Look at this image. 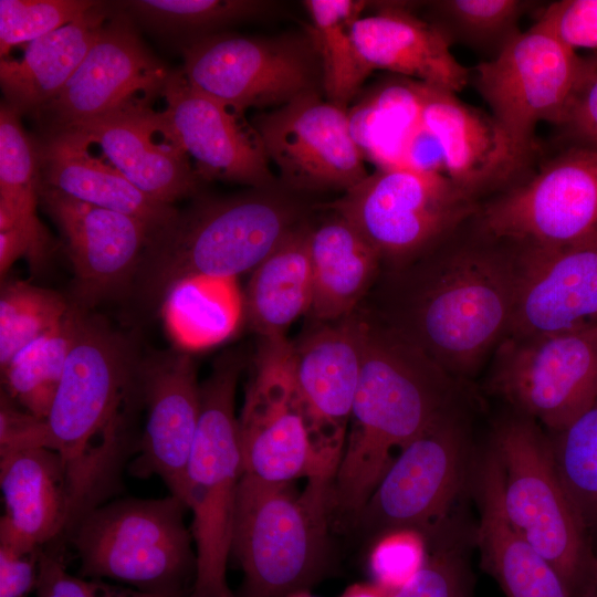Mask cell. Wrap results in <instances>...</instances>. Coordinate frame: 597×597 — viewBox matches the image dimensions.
<instances>
[{"label":"cell","mask_w":597,"mask_h":597,"mask_svg":"<svg viewBox=\"0 0 597 597\" xmlns=\"http://www.w3.org/2000/svg\"><path fill=\"white\" fill-rule=\"evenodd\" d=\"M169 75L130 24L117 18L104 24L60 93L36 113L51 129L61 128L143 102L139 93H163Z\"/></svg>","instance_id":"44dd1931"},{"label":"cell","mask_w":597,"mask_h":597,"mask_svg":"<svg viewBox=\"0 0 597 597\" xmlns=\"http://www.w3.org/2000/svg\"><path fill=\"white\" fill-rule=\"evenodd\" d=\"M160 308L171 338L188 353L224 342L245 317L235 277H185L169 290Z\"/></svg>","instance_id":"1f68e13d"},{"label":"cell","mask_w":597,"mask_h":597,"mask_svg":"<svg viewBox=\"0 0 597 597\" xmlns=\"http://www.w3.org/2000/svg\"><path fill=\"white\" fill-rule=\"evenodd\" d=\"M468 415L467 402L457 406L398 452L352 522L360 534L415 531L427 541L457 514L479 455Z\"/></svg>","instance_id":"ba28073f"},{"label":"cell","mask_w":597,"mask_h":597,"mask_svg":"<svg viewBox=\"0 0 597 597\" xmlns=\"http://www.w3.org/2000/svg\"><path fill=\"white\" fill-rule=\"evenodd\" d=\"M35 597H189L184 591H144L104 579L72 575L66 569L64 546L51 544L39 555Z\"/></svg>","instance_id":"7bdbcfd3"},{"label":"cell","mask_w":597,"mask_h":597,"mask_svg":"<svg viewBox=\"0 0 597 597\" xmlns=\"http://www.w3.org/2000/svg\"><path fill=\"white\" fill-rule=\"evenodd\" d=\"M421 123L440 148L446 176L475 199L510 180L526 161L493 116L454 93L423 84Z\"/></svg>","instance_id":"cb8c5ba5"},{"label":"cell","mask_w":597,"mask_h":597,"mask_svg":"<svg viewBox=\"0 0 597 597\" xmlns=\"http://www.w3.org/2000/svg\"><path fill=\"white\" fill-rule=\"evenodd\" d=\"M471 494L479 511L474 545L481 568L506 597H570L554 566L513 526L502 499L498 458L488 443L479 451Z\"/></svg>","instance_id":"d4e9b609"},{"label":"cell","mask_w":597,"mask_h":597,"mask_svg":"<svg viewBox=\"0 0 597 597\" xmlns=\"http://www.w3.org/2000/svg\"><path fill=\"white\" fill-rule=\"evenodd\" d=\"M318 207L346 219L385 266L418 256L480 210L476 199L444 174L409 167L377 168L339 199Z\"/></svg>","instance_id":"30bf717a"},{"label":"cell","mask_w":597,"mask_h":597,"mask_svg":"<svg viewBox=\"0 0 597 597\" xmlns=\"http://www.w3.org/2000/svg\"><path fill=\"white\" fill-rule=\"evenodd\" d=\"M427 545L420 570L391 597H474L470 564L474 525L455 514L427 540Z\"/></svg>","instance_id":"f35d334b"},{"label":"cell","mask_w":597,"mask_h":597,"mask_svg":"<svg viewBox=\"0 0 597 597\" xmlns=\"http://www.w3.org/2000/svg\"><path fill=\"white\" fill-rule=\"evenodd\" d=\"M139 364L129 339L81 308L46 423L69 495L66 538L95 507L122 491L138 450Z\"/></svg>","instance_id":"7a4b0ae2"},{"label":"cell","mask_w":597,"mask_h":597,"mask_svg":"<svg viewBox=\"0 0 597 597\" xmlns=\"http://www.w3.org/2000/svg\"><path fill=\"white\" fill-rule=\"evenodd\" d=\"M540 19L574 50L597 52V0H562L549 4Z\"/></svg>","instance_id":"f6af8a7d"},{"label":"cell","mask_w":597,"mask_h":597,"mask_svg":"<svg viewBox=\"0 0 597 597\" xmlns=\"http://www.w3.org/2000/svg\"><path fill=\"white\" fill-rule=\"evenodd\" d=\"M252 126L269 161L277 168L281 186L292 192L344 193L368 176L347 109L322 94L260 113Z\"/></svg>","instance_id":"2e32d148"},{"label":"cell","mask_w":597,"mask_h":597,"mask_svg":"<svg viewBox=\"0 0 597 597\" xmlns=\"http://www.w3.org/2000/svg\"><path fill=\"white\" fill-rule=\"evenodd\" d=\"M139 383L146 418L127 470L136 478H160L169 494L184 502L200 413L195 362L181 349L154 354L140 360Z\"/></svg>","instance_id":"d6986e66"},{"label":"cell","mask_w":597,"mask_h":597,"mask_svg":"<svg viewBox=\"0 0 597 597\" xmlns=\"http://www.w3.org/2000/svg\"><path fill=\"white\" fill-rule=\"evenodd\" d=\"M392 594L376 584H358L349 587L342 597H391Z\"/></svg>","instance_id":"f907efd6"},{"label":"cell","mask_w":597,"mask_h":597,"mask_svg":"<svg viewBox=\"0 0 597 597\" xmlns=\"http://www.w3.org/2000/svg\"><path fill=\"white\" fill-rule=\"evenodd\" d=\"M586 57L542 19L475 67V86L526 160L538 123L562 126L579 88Z\"/></svg>","instance_id":"7c38bea8"},{"label":"cell","mask_w":597,"mask_h":597,"mask_svg":"<svg viewBox=\"0 0 597 597\" xmlns=\"http://www.w3.org/2000/svg\"><path fill=\"white\" fill-rule=\"evenodd\" d=\"M422 87L409 78L384 83L347 108L352 136L377 168L405 167L408 145L422 126Z\"/></svg>","instance_id":"d6a6232c"},{"label":"cell","mask_w":597,"mask_h":597,"mask_svg":"<svg viewBox=\"0 0 597 597\" xmlns=\"http://www.w3.org/2000/svg\"><path fill=\"white\" fill-rule=\"evenodd\" d=\"M488 386L547 432L563 429L597 400V321L505 337L494 350Z\"/></svg>","instance_id":"4fadbf2b"},{"label":"cell","mask_w":597,"mask_h":597,"mask_svg":"<svg viewBox=\"0 0 597 597\" xmlns=\"http://www.w3.org/2000/svg\"><path fill=\"white\" fill-rule=\"evenodd\" d=\"M240 352L214 362L200 383L198 428L187 465L184 502L192 512L196 575L189 597H237L227 582L239 483L243 474L235 394Z\"/></svg>","instance_id":"8992f818"},{"label":"cell","mask_w":597,"mask_h":597,"mask_svg":"<svg viewBox=\"0 0 597 597\" xmlns=\"http://www.w3.org/2000/svg\"><path fill=\"white\" fill-rule=\"evenodd\" d=\"M362 369L344 450L329 490L350 523L398 452L464 404L463 381L389 329L365 320Z\"/></svg>","instance_id":"3957f363"},{"label":"cell","mask_w":597,"mask_h":597,"mask_svg":"<svg viewBox=\"0 0 597 597\" xmlns=\"http://www.w3.org/2000/svg\"><path fill=\"white\" fill-rule=\"evenodd\" d=\"M71 302L60 293L25 281L2 282L0 293V367L25 345L55 327Z\"/></svg>","instance_id":"60d3db41"},{"label":"cell","mask_w":597,"mask_h":597,"mask_svg":"<svg viewBox=\"0 0 597 597\" xmlns=\"http://www.w3.org/2000/svg\"><path fill=\"white\" fill-rule=\"evenodd\" d=\"M570 597H597V549L593 548L589 562Z\"/></svg>","instance_id":"681fc988"},{"label":"cell","mask_w":597,"mask_h":597,"mask_svg":"<svg viewBox=\"0 0 597 597\" xmlns=\"http://www.w3.org/2000/svg\"><path fill=\"white\" fill-rule=\"evenodd\" d=\"M308 221L296 227L253 271L244 296L245 318L261 338L285 336L312 302Z\"/></svg>","instance_id":"4dcf8cb0"},{"label":"cell","mask_w":597,"mask_h":597,"mask_svg":"<svg viewBox=\"0 0 597 597\" xmlns=\"http://www.w3.org/2000/svg\"><path fill=\"white\" fill-rule=\"evenodd\" d=\"M125 4L151 30L189 41L270 14L274 8L273 2L261 0H134Z\"/></svg>","instance_id":"74e56055"},{"label":"cell","mask_w":597,"mask_h":597,"mask_svg":"<svg viewBox=\"0 0 597 597\" xmlns=\"http://www.w3.org/2000/svg\"><path fill=\"white\" fill-rule=\"evenodd\" d=\"M61 128L81 133L132 185L156 201L172 206L199 189L200 178L163 112L155 113L144 102Z\"/></svg>","instance_id":"7402d4cb"},{"label":"cell","mask_w":597,"mask_h":597,"mask_svg":"<svg viewBox=\"0 0 597 597\" xmlns=\"http://www.w3.org/2000/svg\"><path fill=\"white\" fill-rule=\"evenodd\" d=\"M488 443L500 464L509 520L554 566L572 594L593 546L558 476L547 431L511 410L494 423Z\"/></svg>","instance_id":"9c48e42d"},{"label":"cell","mask_w":597,"mask_h":597,"mask_svg":"<svg viewBox=\"0 0 597 597\" xmlns=\"http://www.w3.org/2000/svg\"><path fill=\"white\" fill-rule=\"evenodd\" d=\"M306 32L318 55L322 90L328 102L348 108L373 72L354 40V24L367 10L362 0H306Z\"/></svg>","instance_id":"836d02e7"},{"label":"cell","mask_w":597,"mask_h":597,"mask_svg":"<svg viewBox=\"0 0 597 597\" xmlns=\"http://www.w3.org/2000/svg\"><path fill=\"white\" fill-rule=\"evenodd\" d=\"M457 231L405 263L381 265L357 312L464 381L507 336L525 265L521 249L479 220L475 235Z\"/></svg>","instance_id":"6da1fadb"},{"label":"cell","mask_w":597,"mask_h":597,"mask_svg":"<svg viewBox=\"0 0 597 597\" xmlns=\"http://www.w3.org/2000/svg\"><path fill=\"white\" fill-rule=\"evenodd\" d=\"M182 74L195 88L238 114L321 94L322 71L311 36L213 33L181 46Z\"/></svg>","instance_id":"8fae6325"},{"label":"cell","mask_w":597,"mask_h":597,"mask_svg":"<svg viewBox=\"0 0 597 597\" xmlns=\"http://www.w3.org/2000/svg\"><path fill=\"white\" fill-rule=\"evenodd\" d=\"M238 417L243 473L286 483L312 474L313 452L285 336L261 338Z\"/></svg>","instance_id":"e0dca14e"},{"label":"cell","mask_w":597,"mask_h":597,"mask_svg":"<svg viewBox=\"0 0 597 597\" xmlns=\"http://www.w3.org/2000/svg\"><path fill=\"white\" fill-rule=\"evenodd\" d=\"M40 552L20 554L0 548V597H29L35 591Z\"/></svg>","instance_id":"c3c4849f"},{"label":"cell","mask_w":597,"mask_h":597,"mask_svg":"<svg viewBox=\"0 0 597 597\" xmlns=\"http://www.w3.org/2000/svg\"><path fill=\"white\" fill-rule=\"evenodd\" d=\"M80 313L81 308L71 303L55 327L22 347L1 368V390L41 419H46L60 385Z\"/></svg>","instance_id":"d590c367"},{"label":"cell","mask_w":597,"mask_h":597,"mask_svg":"<svg viewBox=\"0 0 597 597\" xmlns=\"http://www.w3.org/2000/svg\"><path fill=\"white\" fill-rule=\"evenodd\" d=\"M32 448L51 449L46 420L27 411L1 390L0 454Z\"/></svg>","instance_id":"bcb514c9"},{"label":"cell","mask_w":597,"mask_h":597,"mask_svg":"<svg viewBox=\"0 0 597 597\" xmlns=\"http://www.w3.org/2000/svg\"><path fill=\"white\" fill-rule=\"evenodd\" d=\"M532 2L521 0H441L430 6L432 22L449 39L494 57L521 31L519 22ZM490 57V59H492Z\"/></svg>","instance_id":"ab89813d"},{"label":"cell","mask_w":597,"mask_h":597,"mask_svg":"<svg viewBox=\"0 0 597 597\" xmlns=\"http://www.w3.org/2000/svg\"><path fill=\"white\" fill-rule=\"evenodd\" d=\"M561 127L575 145L597 149V53L586 57L579 88Z\"/></svg>","instance_id":"7dc6e473"},{"label":"cell","mask_w":597,"mask_h":597,"mask_svg":"<svg viewBox=\"0 0 597 597\" xmlns=\"http://www.w3.org/2000/svg\"><path fill=\"white\" fill-rule=\"evenodd\" d=\"M307 209L282 186L200 199L149 237L130 290L147 308H157L185 277L253 271L307 221Z\"/></svg>","instance_id":"277c9868"},{"label":"cell","mask_w":597,"mask_h":597,"mask_svg":"<svg viewBox=\"0 0 597 597\" xmlns=\"http://www.w3.org/2000/svg\"><path fill=\"white\" fill-rule=\"evenodd\" d=\"M353 34L371 71L385 70L454 94L470 80L471 71L452 54L446 34L406 3L378 4L356 20Z\"/></svg>","instance_id":"484cf974"},{"label":"cell","mask_w":597,"mask_h":597,"mask_svg":"<svg viewBox=\"0 0 597 597\" xmlns=\"http://www.w3.org/2000/svg\"><path fill=\"white\" fill-rule=\"evenodd\" d=\"M311 322H333L357 311L374 285L381 260L368 241L343 217L331 216L312 226Z\"/></svg>","instance_id":"f1b7e54d"},{"label":"cell","mask_w":597,"mask_h":597,"mask_svg":"<svg viewBox=\"0 0 597 597\" xmlns=\"http://www.w3.org/2000/svg\"><path fill=\"white\" fill-rule=\"evenodd\" d=\"M21 114L7 103L0 108V231L19 228L50 253L52 243L36 217L39 160L36 145L23 129Z\"/></svg>","instance_id":"e575fe53"},{"label":"cell","mask_w":597,"mask_h":597,"mask_svg":"<svg viewBox=\"0 0 597 597\" xmlns=\"http://www.w3.org/2000/svg\"><path fill=\"white\" fill-rule=\"evenodd\" d=\"M547 433L563 488L591 543L597 535V400L566 427Z\"/></svg>","instance_id":"8d00e7d4"},{"label":"cell","mask_w":597,"mask_h":597,"mask_svg":"<svg viewBox=\"0 0 597 597\" xmlns=\"http://www.w3.org/2000/svg\"><path fill=\"white\" fill-rule=\"evenodd\" d=\"M186 504L161 499L111 500L87 513L65 540L78 575L111 579L144 591L191 593L196 551Z\"/></svg>","instance_id":"52a82bcc"},{"label":"cell","mask_w":597,"mask_h":597,"mask_svg":"<svg viewBox=\"0 0 597 597\" xmlns=\"http://www.w3.org/2000/svg\"><path fill=\"white\" fill-rule=\"evenodd\" d=\"M427 541L415 531L387 533L375 541L369 569L375 584L395 593L407 585L422 567Z\"/></svg>","instance_id":"ee69618b"},{"label":"cell","mask_w":597,"mask_h":597,"mask_svg":"<svg viewBox=\"0 0 597 597\" xmlns=\"http://www.w3.org/2000/svg\"><path fill=\"white\" fill-rule=\"evenodd\" d=\"M90 148L91 143L77 130L52 129L36 145L40 184L72 199L136 218L150 235L177 217V209L142 192Z\"/></svg>","instance_id":"83f0119b"},{"label":"cell","mask_w":597,"mask_h":597,"mask_svg":"<svg viewBox=\"0 0 597 597\" xmlns=\"http://www.w3.org/2000/svg\"><path fill=\"white\" fill-rule=\"evenodd\" d=\"M289 597H312L307 594V591H300V593H295Z\"/></svg>","instance_id":"816d5d0a"},{"label":"cell","mask_w":597,"mask_h":597,"mask_svg":"<svg viewBox=\"0 0 597 597\" xmlns=\"http://www.w3.org/2000/svg\"><path fill=\"white\" fill-rule=\"evenodd\" d=\"M365 318L356 311L311 322L291 342V368L313 452L308 480L332 479L339 463L362 369Z\"/></svg>","instance_id":"9a60e30c"},{"label":"cell","mask_w":597,"mask_h":597,"mask_svg":"<svg viewBox=\"0 0 597 597\" xmlns=\"http://www.w3.org/2000/svg\"><path fill=\"white\" fill-rule=\"evenodd\" d=\"M98 3L88 0H1V59L12 46L49 34L82 18Z\"/></svg>","instance_id":"b9f144b4"},{"label":"cell","mask_w":597,"mask_h":597,"mask_svg":"<svg viewBox=\"0 0 597 597\" xmlns=\"http://www.w3.org/2000/svg\"><path fill=\"white\" fill-rule=\"evenodd\" d=\"M39 200L65 239L74 272L73 305L88 311L132 289L150 235L145 223L72 199L40 182Z\"/></svg>","instance_id":"ac0fdd59"},{"label":"cell","mask_w":597,"mask_h":597,"mask_svg":"<svg viewBox=\"0 0 597 597\" xmlns=\"http://www.w3.org/2000/svg\"><path fill=\"white\" fill-rule=\"evenodd\" d=\"M525 273L506 337L597 321V233L558 249H522Z\"/></svg>","instance_id":"603a6c76"},{"label":"cell","mask_w":597,"mask_h":597,"mask_svg":"<svg viewBox=\"0 0 597 597\" xmlns=\"http://www.w3.org/2000/svg\"><path fill=\"white\" fill-rule=\"evenodd\" d=\"M492 237L522 249H558L597 233V149L577 146L479 210Z\"/></svg>","instance_id":"5bb4252c"},{"label":"cell","mask_w":597,"mask_h":597,"mask_svg":"<svg viewBox=\"0 0 597 597\" xmlns=\"http://www.w3.org/2000/svg\"><path fill=\"white\" fill-rule=\"evenodd\" d=\"M163 112L176 140L195 161L200 179L270 189L281 184L271 172L258 133L242 115L195 88L181 71L170 72Z\"/></svg>","instance_id":"ffe728a7"},{"label":"cell","mask_w":597,"mask_h":597,"mask_svg":"<svg viewBox=\"0 0 597 597\" xmlns=\"http://www.w3.org/2000/svg\"><path fill=\"white\" fill-rule=\"evenodd\" d=\"M101 2L82 18L30 42L20 60L1 59L7 104L38 112L52 101L78 67L105 24Z\"/></svg>","instance_id":"f546056e"},{"label":"cell","mask_w":597,"mask_h":597,"mask_svg":"<svg viewBox=\"0 0 597 597\" xmlns=\"http://www.w3.org/2000/svg\"><path fill=\"white\" fill-rule=\"evenodd\" d=\"M0 548L29 554L61 542L69 495L60 455L49 448L0 454Z\"/></svg>","instance_id":"4316f807"},{"label":"cell","mask_w":597,"mask_h":597,"mask_svg":"<svg viewBox=\"0 0 597 597\" xmlns=\"http://www.w3.org/2000/svg\"><path fill=\"white\" fill-rule=\"evenodd\" d=\"M289 483L242 474L231 542L243 573L237 597H289L326 572L331 483L308 480L298 496Z\"/></svg>","instance_id":"5b68a950"}]
</instances>
